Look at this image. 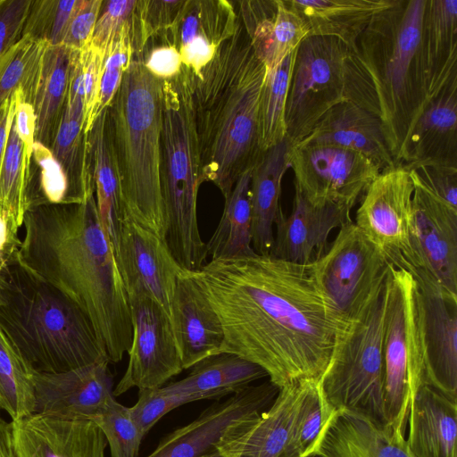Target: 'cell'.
<instances>
[{"instance_id":"1","label":"cell","mask_w":457,"mask_h":457,"mask_svg":"<svg viewBox=\"0 0 457 457\" xmlns=\"http://www.w3.org/2000/svg\"><path fill=\"white\" fill-rule=\"evenodd\" d=\"M223 330L220 351L265 370L278 388L319 382L346 323L312 265L270 255L211 260L195 271Z\"/></svg>"},{"instance_id":"2","label":"cell","mask_w":457,"mask_h":457,"mask_svg":"<svg viewBox=\"0 0 457 457\" xmlns=\"http://www.w3.org/2000/svg\"><path fill=\"white\" fill-rule=\"evenodd\" d=\"M22 227L20 262L74 303L92 323L109 361H120L132 343L130 309L95 195L80 204L29 207Z\"/></svg>"},{"instance_id":"3","label":"cell","mask_w":457,"mask_h":457,"mask_svg":"<svg viewBox=\"0 0 457 457\" xmlns=\"http://www.w3.org/2000/svg\"><path fill=\"white\" fill-rule=\"evenodd\" d=\"M426 4L395 0L344 59L345 100L380 120L395 165L404 163L411 133L429 103L420 46Z\"/></svg>"},{"instance_id":"4","label":"cell","mask_w":457,"mask_h":457,"mask_svg":"<svg viewBox=\"0 0 457 457\" xmlns=\"http://www.w3.org/2000/svg\"><path fill=\"white\" fill-rule=\"evenodd\" d=\"M266 76L239 17L235 33L191 78V101L201 178L224 199L253 169L259 146L258 112Z\"/></svg>"},{"instance_id":"5","label":"cell","mask_w":457,"mask_h":457,"mask_svg":"<svg viewBox=\"0 0 457 457\" xmlns=\"http://www.w3.org/2000/svg\"><path fill=\"white\" fill-rule=\"evenodd\" d=\"M0 328L37 372L109 360L86 314L17 255L0 270Z\"/></svg>"},{"instance_id":"6","label":"cell","mask_w":457,"mask_h":457,"mask_svg":"<svg viewBox=\"0 0 457 457\" xmlns=\"http://www.w3.org/2000/svg\"><path fill=\"white\" fill-rule=\"evenodd\" d=\"M162 83L133 58L107 109L125 216L165 241L161 188Z\"/></svg>"},{"instance_id":"7","label":"cell","mask_w":457,"mask_h":457,"mask_svg":"<svg viewBox=\"0 0 457 457\" xmlns=\"http://www.w3.org/2000/svg\"><path fill=\"white\" fill-rule=\"evenodd\" d=\"M192 73L182 66L162 83L161 188L166 218L165 243L179 264L198 271L207 258L197 219V196L203 183L195 131Z\"/></svg>"},{"instance_id":"8","label":"cell","mask_w":457,"mask_h":457,"mask_svg":"<svg viewBox=\"0 0 457 457\" xmlns=\"http://www.w3.org/2000/svg\"><path fill=\"white\" fill-rule=\"evenodd\" d=\"M388 274V273H387ZM386 278L354 319L339 332L318 384L327 404L386 425L383 334Z\"/></svg>"},{"instance_id":"9","label":"cell","mask_w":457,"mask_h":457,"mask_svg":"<svg viewBox=\"0 0 457 457\" xmlns=\"http://www.w3.org/2000/svg\"><path fill=\"white\" fill-rule=\"evenodd\" d=\"M425 381L415 285L403 267L390 263L383 334L386 426L403 438L413 398Z\"/></svg>"},{"instance_id":"10","label":"cell","mask_w":457,"mask_h":457,"mask_svg":"<svg viewBox=\"0 0 457 457\" xmlns=\"http://www.w3.org/2000/svg\"><path fill=\"white\" fill-rule=\"evenodd\" d=\"M347 46L333 37L308 35L295 49L285 108L286 138H305L334 106L345 101Z\"/></svg>"},{"instance_id":"11","label":"cell","mask_w":457,"mask_h":457,"mask_svg":"<svg viewBox=\"0 0 457 457\" xmlns=\"http://www.w3.org/2000/svg\"><path fill=\"white\" fill-rule=\"evenodd\" d=\"M389 261L350 220L312 265L325 297L345 322L357 317L386 279Z\"/></svg>"},{"instance_id":"12","label":"cell","mask_w":457,"mask_h":457,"mask_svg":"<svg viewBox=\"0 0 457 457\" xmlns=\"http://www.w3.org/2000/svg\"><path fill=\"white\" fill-rule=\"evenodd\" d=\"M295 188L312 205L352 210L380 169L367 156L343 146L299 142L287 152Z\"/></svg>"},{"instance_id":"13","label":"cell","mask_w":457,"mask_h":457,"mask_svg":"<svg viewBox=\"0 0 457 457\" xmlns=\"http://www.w3.org/2000/svg\"><path fill=\"white\" fill-rule=\"evenodd\" d=\"M390 263L406 269L414 280L425 381L457 396V295L416 263Z\"/></svg>"},{"instance_id":"14","label":"cell","mask_w":457,"mask_h":457,"mask_svg":"<svg viewBox=\"0 0 457 457\" xmlns=\"http://www.w3.org/2000/svg\"><path fill=\"white\" fill-rule=\"evenodd\" d=\"M133 336L127 369L112 395L162 387L184 369L170 316L152 296L128 294Z\"/></svg>"},{"instance_id":"15","label":"cell","mask_w":457,"mask_h":457,"mask_svg":"<svg viewBox=\"0 0 457 457\" xmlns=\"http://www.w3.org/2000/svg\"><path fill=\"white\" fill-rule=\"evenodd\" d=\"M413 192L409 171L395 165L379 172L357 210L355 225L389 262L411 254Z\"/></svg>"},{"instance_id":"16","label":"cell","mask_w":457,"mask_h":457,"mask_svg":"<svg viewBox=\"0 0 457 457\" xmlns=\"http://www.w3.org/2000/svg\"><path fill=\"white\" fill-rule=\"evenodd\" d=\"M312 382L279 388L268 409L229 425L215 449L222 457H300L295 445V423Z\"/></svg>"},{"instance_id":"17","label":"cell","mask_w":457,"mask_h":457,"mask_svg":"<svg viewBox=\"0 0 457 457\" xmlns=\"http://www.w3.org/2000/svg\"><path fill=\"white\" fill-rule=\"evenodd\" d=\"M114 255L127 294L149 295L170 316L176 279L184 268L165 241L125 216Z\"/></svg>"},{"instance_id":"18","label":"cell","mask_w":457,"mask_h":457,"mask_svg":"<svg viewBox=\"0 0 457 457\" xmlns=\"http://www.w3.org/2000/svg\"><path fill=\"white\" fill-rule=\"evenodd\" d=\"M413 187L411 254L395 260L423 267L445 288L457 295V208L418 185Z\"/></svg>"},{"instance_id":"19","label":"cell","mask_w":457,"mask_h":457,"mask_svg":"<svg viewBox=\"0 0 457 457\" xmlns=\"http://www.w3.org/2000/svg\"><path fill=\"white\" fill-rule=\"evenodd\" d=\"M279 388L269 378L214 403L192 422L164 436L146 457H201L214 449L227 428L235 421L268 409Z\"/></svg>"},{"instance_id":"20","label":"cell","mask_w":457,"mask_h":457,"mask_svg":"<svg viewBox=\"0 0 457 457\" xmlns=\"http://www.w3.org/2000/svg\"><path fill=\"white\" fill-rule=\"evenodd\" d=\"M10 425L14 457H104L107 442L89 419L33 413Z\"/></svg>"},{"instance_id":"21","label":"cell","mask_w":457,"mask_h":457,"mask_svg":"<svg viewBox=\"0 0 457 457\" xmlns=\"http://www.w3.org/2000/svg\"><path fill=\"white\" fill-rule=\"evenodd\" d=\"M109 362L57 373L36 371L34 413L91 420L113 396Z\"/></svg>"},{"instance_id":"22","label":"cell","mask_w":457,"mask_h":457,"mask_svg":"<svg viewBox=\"0 0 457 457\" xmlns=\"http://www.w3.org/2000/svg\"><path fill=\"white\" fill-rule=\"evenodd\" d=\"M170 320L184 370L220 353L221 323L195 271L184 269L178 275Z\"/></svg>"},{"instance_id":"23","label":"cell","mask_w":457,"mask_h":457,"mask_svg":"<svg viewBox=\"0 0 457 457\" xmlns=\"http://www.w3.org/2000/svg\"><path fill=\"white\" fill-rule=\"evenodd\" d=\"M351 209L310 204L295 189L288 216L282 210L275 221L276 236L270 256L300 265L314 263L327 250L330 232L352 220Z\"/></svg>"},{"instance_id":"24","label":"cell","mask_w":457,"mask_h":457,"mask_svg":"<svg viewBox=\"0 0 457 457\" xmlns=\"http://www.w3.org/2000/svg\"><path fill=\"white\" fill-rule=\"evenodd\" d=\"M238 21V9L230 1L187 0L170 29L182 66L198 75L222 43L235 33Z\"/></svg>"},{"instance_id":"25","label":"cell","mask_w":457,"mask_h":457,"mask_svg":"<svg viewBox=\"0 0 457 457\" xmlns=\"http://www.w3.org/2000/svg\"><path fill=\"white\" fill-rule=\"evenodd\" d=\"M237 4L251 46L266 73L310 34L306 22L287 0H243Z\"/></svg>"},{"instance_id":"26","label":"cell","mask_w":457,"mask_h":457,"mask_svg":"<svg viewBox=\"0 0 457 457\" xmlns=\"http://www.w3.org/2000/svg\"><path fill=\"white\" fill-rule=\"evenodd\" d=\"M407 426L410 457H457V396L424 381L411 403Z\"/></svg>"},{"instance_id":"27","label":"cell","mask_w":457,"mask_h":457,"mask_svg":"<svg viewBox=\"0 0 457 457\" xmlns=\"http://www.w3.org/2000/svg\"><path fill=\"white\" fill-rule=\"evenodd\" d=\"M312 456L410 457L405 438L363 415L338 411L324 426Z\"/></svg>"},{"instance_id":"28","label":"cell","mask_w":457,"mask_h":457,"mask_svg":"<svg viewBox=\"0 0 457 457\" xmlns=\"http://www.w3.org/2000/svg\"><path fill=\"white\" fill-rule=\"evenodd\" d=\"M429 164L457 167V81L431 99L421 113L401 166L409 170Z\"/></svg>"},{"instance_id":"29","label":"cell","mask_w":457,"mask_h":457,"mask_svg":"<svg viewBox=\"0 0 457 457\" xmlns=\"http://www.w3.org/2000/svg\"><path fill=\"white\" fill-rule=\"evenodd\" d=\"M301 142L354 150L370 159L380 171L395 166L380 120L347 100L329 110Z\"/></svg>"},{"instance_id":"30","label":"cell","mask_w":457,"mask_h":457,"mask_svg":"<svg viewBox=\"0 0 457 457\" xmlns=\"http://www.w3.org/2000/svg\"><path fill=\"white\" fill-rule=\"evenodd\" d=\"M420 46L430 102L457 81V0H427Z\"/></svg>"},{"instance_id":"31","label":"cell","mask_w":457,"mask_h":457,"mask_svg":"<svg viewBox=\"0 0 457 457\" xmlns=\"http://www.w3.org/2000/svg\"><path fill=\"white\" fill-rule=\"evenodd\" d=\"M289 142L285 138L263 151L252 169V246L259 255H270L273 247L275 221L281 210V183L289 168Z\"/></svg>"},{"instance_id":"32","label":"cell","mask_w":457,"mask_h":457,"mask_svg":"<svg viewBox=\"0 0 457 457\" xmlns=\"http://www.w3.org/2000/svg\"><path fill=\"white\" fill-rule=\"evenodd\" d=\"M75 51L47 44L33 74L29 103L36 115L35 139L50 149L62 115Z\"/></svg>"},{"instance_id":"33","label":"cell","mask_w":457,"mask_h":457,"mask_svg":"<svg viewBox=\"0 0 457 457\" xmlns=\"http://www.w3.org/2000/svg\"><path fill=\"white\" fill-rule=\"evenodd\" d=\"M306 22L309 35L333 37L353 50L378 12L395 0H287Z\"/></svg>"},{"instance_id":"34","label":"cell","mask_w":457,"mask_h":457,"mask_svg":"<svg viewBox=\"0 0 457 457\" xmlns=\"http://www.w3.org/2000/svg\"><path fill=\"white\" fill-rule=\"evenodd\" d=\"M107 109L96 119L87 135V142L97 212L102 227L115 253L125 214L109 132Z\"/></svg>"},{"instance_id":"35","label":"cell","mask_w":457,"mask_h":457,"mask_svg":"<svg viewBox=\"0 0 457 457\" xmlns=\"http://www.w3.org/2000/svg\"><path fill=\"white\" fill-rule=\"evenodd\" d=\"M190 369L187 377L162 388L170 394L194 395L199 400L220 399L268 378L260 366L228 353L209 356Z\"/></svg>"},{"instance_id":"36","label":"cell","mask_w":457,"mask_h":457,"mask_svg":"<svg viewBox=\"0 0 457 457\" xmlns=\"http://www.w3.org/2000/svg\"><path fill=\"white\" fill-rule=\"evenodd\" d=\"M252 169L244 172L225 198L220 220L209 241L207 255L212 260L253 256L250 201Z\"/></svg>"},{"instance_id":"37","label":"cell","mask_w":457,"mask_h":457,"mask_svg":"<svg viewBox=\"0 0 457 457\" xmlns=\"http://www.w3.org/2000/svg\"><path fill=\"white\" fill-rule=\"evenodd\" d=\"M35 372L0 328V411L11 421L34 413Z\"/></svg>"},{"instance_id":"38","label":"cell","mask_w":457,"mask_h":457,"mask_svg":"<svg viewBox=\"0 0 457 457\" xmlns=\"http://www.w3.org/2000/svg\"><path fill=\"white\" fill-rule=\"evenodd\" d=\"M295 49L265 76L258 112V137L262 152L286 138L285 108Z\"/></svg>"},{"instance_id":"39","label":"cell","mask_w":457,"mask_h":457,"mask_svg":"<svg viewBox=\"0 0 457 457\" xmlns=\"http://www.w3.org/2000/svg\"><path fill=\"white\" fill-rule=\"evenodd\" d=\"M29 163L12 122L0 170V207L15 220L20 228L28 209Z\"/></svg>"},{"instance_id":"40","label":"cell","mask_w":457,"mask_h":457,"mask_svg":"<svg viewBox=\"0 0 457 457\" xmlns=\"http://www.w3.org/2000/svg\"><path fill=\"white\" fill-rule=\"evenodd\" d=\"M47 44L25 34L0 57V107L18 87L29 101L34 71Z\"/></svg>"},{"instance_id":"41","label":"cell","mask_w":457,"mask_h":457,"mask_svg":"<svg viewBox=\"0 0 457 457\" xmlns=\"http://www.w3.org/2000/svg\"><path fill=\"white\" fill-rule=\"evenodd\" d=\"M91 420L104 436L111 457H137L145 435L131 417L129 407L112 396Z\"/></svg>"},{"instance_id":"42","label":"cell","mask_w":457,"mask_h":457,"mask_svg":"<svg viewBox=\"0 0 457 457\" xmlns=\"http://www.w3.org/2000/svg\"><path fill=\"white\" fill-rule=\"evenodd\" d=\"M187 0H139L131 27L134 55L139 54L147 42L166 32L176 22Z\"/></svg>"},{"instance_id":"43","label":"cell","mask_w":457,"mask_h":457,"mask_svg":"<svg viewBox=\"0 0 457 457\" xmlns=\"http://www.w3.org/2000/svg\"><path fill=\"white\" fill-rule=\"evenodd\" d=\"M131 27L132 24H128L123 28L104 54L95 109L96 120L111 105L133 60Z\"/></svg>"},{"instance_id":"44","label":"cell","mask_w":457,"mask_h":457,"mask_svg":"<svg viewBox=\"0 0 457 457\" xmlns=\"http://www.w3.org/2000/svg\"><path fill=\"white\" fill-rule=\"evenodd\" d=\"M78 0L32 1L22 35L60 45Z\"/></svg>"},{"instance_id":"45","label":"cell","mask_w":457,"mask_h":457,"mask_svg":"<svg viewBox=\"0 0 457 457\" xmlns=\"http://www.w3.org/2000/svg\"><path fill=\"white\" fill-rule=\"evenodd\" d=\"M334 411L325 402L318 382H312L300 406L295 445L300 457L312 456L322 429Z\"/></svg>"},{"instance_id":"46","label":"cell","mask_w":457,"mask_h":457,"mask_svg":"<svg viewBox=\"0 0 457 457\" xmlns=\"http://www.w3.org/2000/svg\"><path fill=\"white\" fill-rule=\"evenodd\" d=\"M32 155L40 168L41 192L34 206L71 204L68 177L51 149L35 140Z\"/></svg>"},{"instance_id":"47","label":"cell","mask_w":457,"mask_h":457,"mask_svg":"<svg viewBox=\"0 0 457 457\" xmlns=\"http://www.w3.org/2000/svg\"><path fill=\"white\" fill-rule=\"evenodd\" d=\"M200 401L189 395L170 394L162 387L138 390L137 403L129 408L131 417L145 435L170 411L188 403Z\"/></svg>"},{"instance_id":"48","label":"cell","mask_w":457,"mask_h":457,"mask_svg":"<svg viewBox=\"0 0 457 457\" xmlns=\"http://www.w3.org/2000/svg\"><path fill=\"white\" fill-rule=\"evenodd\" d=\"M137 0L103 1L90 44L104 55L128 24H132Z\"/></svg>"},{"instance_id":"49","label":"cell","mask_w":457,"mask_h":457,"mask_svg":"<svg viewBox=\"0 0 457 457\" xmlns=\"http://www.w3.org/2000/svg\"><path fill=\"white\" fill-rule=\"evenodd\" d=\"M104 54L90 43L79 53L84 93V133L88 135L96 120L95 109L104 63Z\"/></svg>"},{"instance_id":"50","label":"cell","mask_w":457,"mask_h":457,"mask_svg":"<svg viewBox=\"0 0 457 457\" xmlns=\"http://www.w3.org/2000/svg\"><path fill=\"white\" fill-rule=\"evenodd\" d=\"M408 171L413 184L457 208V167L429 164L417 166Z\"/></svg>"},{"instance_id":"51","label":"cell","mask_w":457,"mask_h":457,"mask_svg":"<svg viewBox=\"0 0 457 457\" xmlns=\"http://www.w3.org/2000/svg\"><path fill=\"white\" fill-rule=\"evenodd\" d=\"M149 41L142 52L136 55L137 59L153 76L162 81L178 76L182 69V62L177 48L158 37Z\"/></svg>"},{"instance_id":"52","label":"cell","mask_w":457,"mask_h":457,"mask_svg":"<svg viewBox=\"0 0 457 457\" xmlns=\"http://www.w3.org/2000/svg\"><path fill=\"white\" fill-rule=\"evenodd\" d=\"M103 0H78L61 45L80 51L92 38Z\"/></svg>"},{"instance_id":"53","label":"cell","mask_w":457,"mask_h":457,"mask_svg":"<svg viewBox=\"0 0 457 457\" xmlns=\"http://www.w3.org/2000/svg\"><path fill=\"white\" fill-rule=\"evenodd\" d=\"M31 3L0 0V57L22 37Z\"/></svg>"},{"instance_id":"54","label":"cell","mask_w":457,"mask_h":457,"mask_svg":"<svg viewBox=\"0 0 457 457\" xmlns=\"http://www.w3.org/2000/svg\"><path fill=\"white\" fill-rule=\"evenodd\" d=\"M20 227L15 220L0 207V270L13 259L21 245Z\"/></svg>"},{"instance_id":"55","label":"cell","mask_w":457,"mask_h":457,"mask_svg":"<svg viewBox=\"0 0 457 457\" xmlns=\"http://www.w3.org/2000/svg\"><path fill=\"white\" fill-rule=\"evenodd\" d=\"M13 124L23 143L26 156L30 162L36 140V115L33 105L24 101L23 96L17 104Z\"/></svg>"},{"instance_id":"56","label":"cell","mask_w":457,"mask_h":457,"mask_svg":"<svg viewBox=\"0 0 457 457\" xmlns=\"http://www.w3.org/2000/svg\"><path fill=\"white\" fill-rule=\"evenodd\" d=\"M22 96V89L18 87L0 107V170L9 132L15 117L17 104Z\"/></svg>"},{"instance_id":"57","label":"cell","mask_w":457,"mask_h":457,"mask_svg":"<svg viewBox=\"0 0 457 457\" xmlns=\"http://www.w3.org/2000/svg\"><path fill=\"white\" fill-rule=\"evenodd\" d=\"M0 457H14L10 422L0 419Z\"/></svg>"},{"instance_id":"58","label":"cell","mask_w":457,"mask_h":457,"mask_svg":"<svg viewBox=\"0 0 457 457\" xmlns=\"http://www.w3.org/2000/svg\"><path fill=\"white\" fill-rule=\"evenodd\" d=\"M201 457H222V456L218 452V450L214 448V449H212V451H210L209 453H205L204 455H203Z\"/></svg>"},{"instance_id":"59","label":"cell","mask_w":457,"mask_h":457,"mask_svg":"<svg viewBox=\"0 0 457 457\" xmlns=\"http://www.w3.org/2000/svg\"><path fill=\"white\" fill-rule=\"evenodd\" d=\"M310 457H316V456H310Z\"/></svg>"}]
</instances>
